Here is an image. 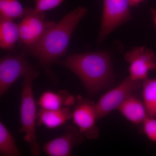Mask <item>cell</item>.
<instances>
[{
    "label": "cell",
    "mask_w": 156,
    "mask_h": 156,
    "mask_svg": "<svg viewBox=\"0 0 156 156\" xmlns=\"http://www.w3.org/2000/svg\"><path fill=\"white\" fill-rule=\"evenodd\" d=\"M0 155L21 156L14 137L1 121L0 122Z\"/></svg>",
    "instance_id": "obj_17"
},
{
    "label": "cell",
    "mask_w": 156,
    "mask_h": 156,
    "mask_svg": "<svg viewBox=\"0 0 156 156\" xmlns=\"http://www.w3.org/2000/svg\"><path fill=\"white\" fill-rule=\"evenodd\" d=\"M143 129L149 139L156 143V118L147 117L142 123Z\"/></svg>",
    "instance_id": "obj_19"
},
{
    "label": "cell",
    "mask_w": 156,
    "mask_h": 156,
    "mask_svg": "<svg viewBox=\"0 0 156 156\" xmlns=\"http://www.w3.org/2000/svg\"><path fill=\"white\" fill-rule=\"evenodd\" d=\"M142 81L134 80L129 76L119 86L104 94L96 103L98 120L118 108L133 92L141 88Z\"/></svg>",
    "instance_id": "obj_7"
},
{
    "label": "cell",
    "mask_w": 156,
    "mask_h": 156,
    "mask_svg": "<svg viewBox=\"0 0 156 156\" xmlns=\"http://www.w3.org/2000/svg\"><path fill=\"white\" fill-rule=\"evenodd\" d=\"M76 102L74 96L63 90L58 92L47 91L43 92L37 103L41 108L54 110L64 106L75 105Z\"/></svg>",
    "instance_id": "obj_13"
},
{
    "label": "cell",
    "mask_w": 156,
    "mask_h": 156,
    "mask_svg": "<svg viewBox=\"0 0 156 156\" xmlns=\"http://www.w3.org/2000/svg\"><path fill=\"white\" fill-rule=\"evenodd\" d=\"M87 14L86 8L78 7L48 29L36 44L27 48L26 53L38 62L54 85L57 84V80L52 69V64L65 55L74 31Z\"/></svg>",
    "instance_id": "obj_1"
},
{
    "label": "cell",
    "mask_w": 156,
    "mask_h": 156,
    "mask_svg": "<svg viewBox=\"0 0 156 156\" xmlns=\"http://www.w3.org/2000/svg\"><path fill=\"white\" fill-rule=\"evenodd\" d=\"M37 68L27 59L26 53L10 54L0 60V95L8 92L10 87L21 77Z\"/></svg>",
    "instance_id": "obj_5"
},
{
    "label": "cell",
    "mask_w": 156,
    "mask_h": 156,
    "mask_svg": "<svg viewBox=\"0 0 156 156\" xmlns=\"http://www.w3.org/2000/svg\"><path fill=\"white\" fill-rule=\"evenodd\" d=\"M84 137L76 126L70 125L61 136L45 143L42 149L50 156H70L74 147L83 143Z\"/></svg>",
    "instance_id": "obj_10"
},
{
    "label": "cell",
    "mask_w": 156,
    "mask_h": 156,
    "mask_svg": "<svg viewBox=\"0 0 156 156\" xmlns=\"http://www.w3.org/2000/svg\"><path fill=\"white\" fill-rule=\"evenodd\" d=\"M32 9L24 8L18 0H0V17L14 20L24 17Z\"/></svg>",
    "instance_id": "obj_16"
},
{
    "label": "cell",
    "mask_w": 156,
    "mask_h": 156,
    "mask_svg": "<svg viewBox=\"0 0 156 156\" xmlns=\"http://www.w3.org/2000/svg\"><path fill=\"white\" fill-rule=\"evenodd\" d=\"M117 109L127 120L136 125L142 124L147 117L143 101L133 94L129 95Z\"/></svg>",
    "instance_id": "obj_12"
},
{
    "label": "cell",
    "mask_w": 156,
    "mask_h": 156,
    "mask_svg": "<svg viewBox=\"0 0 156 156\" xmlns=\"http://www.w3.org/2000/svg\"><path fill=\"white\" fill-rule=\"evenodd\" d=\"M35 5L30 11L32 14L44 13L45 11L55 9L61 5L64 0H32Z\"/></svg>",
    "instance_id": "obj_18"
},
{
    "label": "cell",
    "mask_w": 156,
    "mask_h": 156,
    "mask_svg": "<svg viewBox=\"0 0 156 156\" xmlns=\"http://www.w3.org/2000/svg\"><path fill=\"white\" fill-rule=\"evenodd\" d=\"M129 62V76L134 80L143 81L148 78V73L156 70V55L150 48L135 47L125 55Z\"/></svg>",
    "instance_id": "obj_8"
},
{
    "label": "cell",
    "mask_w": 156,
    "mask_h": 156,
    "mask_svg": "<svg viewBox=\"0 0 156 156\" xmlns=\"http://www.w3.org/2000/svg\"><path fill=\"white\" fill-rule=\"evenodd\" d=\"M20 40L18 24L11 20L0 17V47L5 50H12Z\"/></svg>",
    "instance_id": "obj_14"
},
{
    "label": "cell",
    "mask_w": 156,
    "mask_h": 156,
    "mask_svg": "<svg viewBox=\"0 0 156 156\" xmlns=\"http://www.w3.org/2000/svg\"><path fill=\"white\" fill-rule=\"evenodd\" d=\"M71 119H72V112L69 107L54 110L40 108L37 114V126L54 129L65 125Z\"/></svg>",
    "instance_id": "obj_11"
},
{
    "label": "cell",
    "mask_w": 156,
    "mask_h": 156,
    "mask_svg": "<svg viewBox=\"0 0 156 156\" xmlns=\"http://www.w3.org/2000/svg\"><path fill=\"white\" fill-rule=\"evenodd\" d=\"M74 124L85 137L89 139L98 137L99 131L96 125L98 120L96 103L78 95L72 112Z\"/></svg>",
    "instance_id": "obj_6"
},
{
    "label": "cell",
    "mask_w": 156,
    "mask_h": 156,
    "mask_svg": "<svg viewBox=\"0 0 156 156\" xmlns=\"http://www.w3.org/2000/svg\"><path fill=\"white\" fill-rule=\"evenodd\" d=\"M144 0H128L130 6H137Z\"/></svg>",
    "instance_id": "obj_20"
},
{
    "label": "cell",
    "mask_w": 156,
    "mask_h": 156,
    "mask_svg": "<svg viewBox=\"0 0 156 156\" xmlns=\"http://www.w3.org/2000/svg\"><path fill=\"white\" fill-rule=\"evenodd\" d=\"M56 63L77 76L91 95L105 88L113 77L110 55L105 51L71 54Z\"/></svg>",
    "instance_id": "obj_2"
},
{
    "label": "cell",
    "mask_w": 156,
    "mask_h": 156,
    "mask_svg": "<svg viewBox=\"0 0 156 156\" xmlns=\"http://www.w3.org/2000/svg\"><path fill=\"white\" fill-rule=\"evenodd\" d=\"M39 75L36 68L23 77L20 107L21 126L20 132L25 134L24 141L29 145L31 153L34 156L41 154L40 146L36 135L37 112L33 89V82Z\"/></svg>",
    "instance_id": "obj_3"
},
{
    "label": "cell",
    "mask_w": 156,
    "mask_h": 156,
    "mask_svg": "<svg viewBox=\"0 0 156 156\" xmlns=\"http://www.w3.org/2000/svg\"><path fill=\"white\" fill-rule=\"evenodd\" d=\"M128 0H103L101 25L98 43L103 41L117 27L132 19Z\"/></svg>",
    "instance_id": "obj_4"
},
{
    "label": "cell",
    "mask_w": 156,
    "mask_h": 156,
    "mask_svg": "<svg viewBox=\"0 0 156 156\" xmlns=\"http://www.w3.org/2000/svg\"><path fill=\"white\" fill-rule=\"evenodd\" d=\"M55 22L45 19V14H32L30 12L18 24L20 40L30 48L38 41Z\"/></svg>",
    "instance_id": "obj_9"
},
{
    "label": "cell",
    "mask_w": 156,
    "mask_h": 156,
    "mask_svg": "<svg viewBox=\"0 0 156 156\" xmlns=\"http://www.w3.org/2000/svg\"><path fill=\"white\" fill-rule=\"evenodd\" d=\"M142 101L147 117L156 118V78H148L142 81Z\"/></svg>",
    "instance_id": "obj_15"
}]
</instances>
